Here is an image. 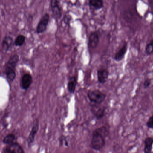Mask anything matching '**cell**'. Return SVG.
Listing matches in <instances>:
<instances>
[{"instance_id":"7c38bea8","label":"cell","mask_w":153,"mask_h":153,"mask_svg":"<svg viewBox=\"0 0 153 153\" xmlns=\"http://www.w3.org/2000/svg\"><path fill=\"white\" fill-rule=\"evenodd\" d=\"M92 107L91 111L97 119L100 120L104 117L106 112V108L104 107H98L95 106Z\"/></svg>"},{"instance_id":"9a60e30c","label":"cell","mask_w":153,"mask_h":153,"mask_svg":"<svg viewBox=\"0 0 153 153\" xmlns=\"http://www.w3.org/2000/svg\"><path fill=\"white\" fill-rule=\"evenodd\" d=\"M89 4L93 10H97L103 8V2L102 0H89Z\"/></svg>"},{"instance_id":"e0dca14e","label":"cell","mask_w":153,"mask_h":153,"mask_svg":"<svg viewBox=\"0 0 153 153\" xmlns=\"http://www.w3.org/2000/svg\"><path fill=\"white\" fill-rule=\"evenodd\" d=\"M15 140V135L13 134H9L4 137L3 139L2 142L4 144L8 145L14 143Z\"/></svg>"},{"instance_id":"8992f818","label":"cell","mask_w":153,"mask_h":153,"mask_svg":"<svg viewBox=\"0 0 153 153\" xmlns=\"http://www.w3.org/2000/svg\"><path fill=\"white\" fill-rule=\"evenodd\" d=\"M50 9H51L52 14L55 18L57 19H59L62 18V9L60 7L58 0H51Z\"/></svg>"},{"instance_id":"ac0fdd59","label":"cell","mask_w":153,"mask_h":153,"mask_svg":"<svg viewBox=\"0 0 153 153\" xmlns=\"http://www.w3.org/2000/svg\"><path fill=\"white\" fill-rule=\"evenodd\" d=\"M25 40H26V37L24 35H19L14 40V45L16 46H21L25 43Z\"/></svg>"},{"instance_id":"ba28073f","label":"cell","mask_w":153,"mask_h":153,"mask_svg":"<svg viewBox=\"0 0 153 153\" xmlns=\"http://www.w3.org/2000/svg\"><path fill=\"white\" fill-rule=\"evenodd\" d=\"M100 41V36L97 31H93L90 34L88 39V46L90 49H94L98 47Z\"/></svg>"},{"instance_id":"3957f363","label":"cell","mask_w":153,"mask_h":153,"mask_svg":"<svg viewBox=\"0 0 153 153\" xmlns=\"http://www.w3.org/2000/svg\"><path fill=\"white\" fill-rule=\"evenodd\" d=\"M87 96L90 101L94 105H100L106 98V94L99 90L88 91Z\"/></svg>"},{"instance_id":"7a4b0ae2","label":"cell","mask_w":153,"mask_h":153,"mask_svg":"<svg viewBox=\"0 0 153 153\" xmlns=\"http://www.w3.org/2000/svg\"><path fill=\"white\" fill-rule=\"evenodd\" d=\"M19 56L15 54L11 56L6 64L5 73L7 80L10 82H12L16 77L15 69L19 61Z\"/></svg>"},{"instance_id":"52a82bcc","label":"cell","mask_w":153,"mask_h":153,"mask_svg":"<svg viewBox=\"0 0 153 153\" xmlns=\"http://www.w3.org/2000/svg\"><path fill=\"white\" fill-rule=\"evenodd\" d=\"M3 153H25L22 146L16 142L6 146L4 148Z\"/></svg>"},{"instance_id":"9c48e42d","label":"cell","mask_w":153,"mask_h":153,"mask_svg":"<svg viewBox=\"0 0 153 153\" xmlns=\"http://www.w3.org/2000/svg\"><path fill=\"white\" fill-rule=\"evenodd\" d=\"M109 72L107 69L102 68L97 71V76L98 81L100 84H105L108 79Z\"/></svg>"},{"instance_id":"44dd1931","label":"cell","mask_w":153,"mask_h":153,"mask_svg":"<svg viewBox=\"0 0 153 153\" xmlns=\"http://www.w3.org/2000/svg\"><path fill=\"white\" fill-rule=\"evenodd\" d=\"M146 126L148 128L153 129V115L150 117L146 123Z\"/></svg>"},{"instance_id":"4fadbf2b","label":"cell","mask_w":153,"mask_h":153,"mask_svg":"<svg viewBox=\"0 0 153 153\" xmlns=\"http://www.w3.org/2000/svg\"><path fill=\"white\" fill-rule=\"evenodd\" d=\"M14 44V41L12 38L10 36H6L2 42V48L5 52H8L13 48Z\"/></svg>"},{"instance_id":"5bb4252c","label":"cell","mask_w":153,"mask_h":153,"mask_svg":"<svg viewBox=\"0 0 153 153\" xmlns=\"http://www.w3.org/2000/svg\"><path fill=\"white\" fill-rule=\"evenodd\" d=\"M76 85L77 80L76 76H72L70 77L67 83V89L69 92L71 94L74 93L76 90Z\"/></svg>"},{"instance_id":"d6986e66","label":"cell","mask_w":153,"mask_h":153,"mask_svg":"<svg viewBox=\"0 0 153 153\" xmlns=\"http://www.w3.org/2000/svg\"><path fill=\"white\" fill-rule=\"evenodd\" d=\"M145 53L147 55H151L153 53V39L146 45L145 48Z\"/></svg>"},{"instance_id":"277c9868","label":"cell","mask_w":153,"mask_h":153,"mask_svg":"<svg viewBox=\"0 0 153 153\" xmlns=\"http://www.w3.org/2000/svg\"><path fill=\"white\" fill-rule=\"evenodd\" d=\"M50 19V15L46 13L41 17L36 27V32L40 34L44 33L46 30Z\"/></svg>"},{"instance_id":"30bf717a","label":"cell","mask_w":153,"mask_h":153,"mask_svg":"<svg viewBox=\"0 0 153 153\" xmlns=\"http://www.w3.org/2000/svg\"><path fill=\"white\" fill-rule=\"evenodd\" d=\"M32 82L33 78L32 76L30 74H25L21 79V87L23 90H28L31 85Z\"/></svg>"},{"instance_id":"6da1fadb","label":"cell","mask_w":153,"mask_h":153,"mask_svg":"<svg viewBox=\"0 0 153 153\" xmlns=\"http://www.w3.org/2000/svg\"><path fill=\"white\" fill-rule=\"evenodd\" d=\"M108 131L104 126L100 127L94 131L91 140V147L95 151H100L106 144V137Z\"/></svg>"},{"instance_id":"8fae6325","label":"cell","mask_w":153,"mask_h":153,"mask_svg":"<svg viewBox=\"0 0 153 153\" xmlns=\"http://www.w3.org/2000/svg\"><path fill=\"white\" fill-rule=\"evenodd\" d=\"M128 48L127 43H125L123 46L121 47V48L115 54L114 60L117 62H120L123 60L127 52Z\"/></svg>"},{"instance_id":"2e32d148","label":"cell","mask_w":153,"mask_h":153,"mask_svg":"<svg viewBox=\"0 0 153 153\" xmlns=\"http://www.w3.org/2000/svg\"><path fill=\"white\" fill-rule=\"evenodd\" d=\"M144 153H151L153 148V138L152 137H147L145 140Z\"/></svg>"},{"instance_id":"5b68a950","label":"cell","mask_w":153,"mask_h":153,"mask_svg":"<svg viewBox=\"0 0 153 153\" xmlns=\"http://www.w3.org/2000/svg\"><path fill=\"white\" fill-rule=\"evenodd\" d=\"M39 120L38 119H36L33 122V126L31 128V131L29 134L27 139L28 146L30 147L33 142L35 141L36 135L37 134L39 129Z\"/></svg>"},{"instance_id":"ffe728a7","label":"cell","mask_w":153,"mask_h":153,"mask_svg":"<svg viewBox=\"0 0 153 153\" xmlns=\"http://www.w3.org/2000/svg\"><path fill=\"white\" fill-rule=\"evenodd\" d=\"M151 84H152V80L150 78H146L143 83V86L144 89H146L149 88L151 85Z\"/></svg>"}]
</instances>
